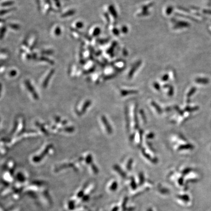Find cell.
I'll return each mask as SVG.
<instances>
[{"instance_id":"1","label":"cell","mask_w":211,"mask_h":211,"mask_svg":"<svg viewBox=\"0 0 211 211\" xmlns=\"http://www.w3.org/2000/svg\"><path fill=\"white\" fill-rule=\"evenodd\" d=\"M26 88L28 89V90L30 91V93H32V96L35 99H36V100L38 99V98H39L38 95L36 92L35 91L32 85H31V84L30 83V82L28 81H26Z\"/></svg>"},{"instance_id":"2","label":"cell","mask_w":211,"mask_h":211,"mask_svg":"<svg viewBox=\"0 0 211 211\" xmlns=\"http://www.w3.org/2000/svg\"><path fill=\"white\" fill-rule=\"evenodd\" d=\"M101 119L102 120V122L103 123L105 128L106 129V130H107V133L109 134H111L112 132V128H111V126H110V124H109L106 117L105 116H102Z\"/></svg>"},{"instance_id":"3","label":"cell","mask_w":211,"mask_h":211,"mask_svg":"<svg viewBox=\"0 0 211 211\" xmlns=\"http://www.w3.org/2000/svg\"><path fill=\"white\" fill-rule=\"evenodd\" d=\"M50 146H51L50 145H48V147H47V148L45 149V150H44V152H43V153L40 155V156L34 157L33 158V160L34 162H38L40 161L41 159H42V158L44 157V156H45L47 153H48V150H49V149L50 148Z\"/></svg>"},{"instance_id":"4","label":"cell","mask_w":211,"mask_h":211,"mask_svg":"<svg viewBox=\"0 0 211 211\" xmlns=\"http://www.w3.org/2000/svg\"><path fill=\"white\" fill-rule=\"evenodd\" d=\"M54 70H50V71L49 72V73H48V74L47 75V76H46V77L45 78V79H44V82H43V88H45L47 87V85H48L49 80H50V77L52 76V75H53V73H54Z\"/></svg>"},{"instance_id":"5","label":"cell","mask_w":211,"mask_h":211,"mask_svg":"<svg viewBox=\"0 0 211 211\" xmlns=\"http://www.w3.org/2000/svg\"><path fill=\"white\" fill-rule=\"evenodd\" d=\"M90 104H91V101L89 100H88L85 102L84 104L83 107L82 108L81 112V114L84 113L85 112V111L87 110V109L89 107V105H90Z\"/></svg>"},{"instance_id":"6","label":"cell","mask_w":211,"mask_h":211,"mask_svg":"<svg viewBox=\"0 0 211 211\" xmlns=\"http://www.w3.org/2000/svg\"><path fill=\"white\" fill-rule=\"evenodd\" d=\"M151 105H152V106L155 108V109L156 110V111L157 112V113H158V114H161V113L162 111H161V109L160 108V107H159V106H158V105L155 102L152 101Z\"/></svg>"},{"instance_id":"7","label":"cell","mask_w":211,"mask_h":211,"mask_svg":"<svg viewBox=\"0 0 211 211\" xmlns=\"http://www.w3.org/2000/svg\"><path fill=\"white\" fill-rule=\"evenodd\" d=\"M75 10H70L69 11H67L66 12L64 13L63 14L61 15V17H63V18H65V17H67L68 16H70L71 15H73L75 13Z\"/></svg>"},{"instance_id":"8","label":"cell","mask_w":211,"mask_h":211,"mask_svg":"<svg viewBox=\"0 0 211 211\" xmlns=\"http://www.w3.org/2000/svg\"><path fill=\"white\" fill-rule=\"evenodd\" d=\"M192 148H193V146H192V145H184L180 146L178 148V150H188V149Z\"/></svg>"},{"instance_id":"9","label":"cell","mask_w":211,"mask_h":211,"mask_svg":"<svg viewBox=\"0 0 211 211\" xmlns=\"http://www.w3.org/2000/svg\"><path fill=\"white\" fill-rule=\"evenodd\" d=\"M39 60H40V61H42L47 62V63H49V64H51V65L54 64V62H53V61H52V60L49 59L48 58H46V57H41L39 58Z\"/></svg>"},{"instance_id":"10","label":"cell","mask_w":211,"mask_h":211,"mask_svg":"<svg viewBox=\"0 0 211 211\" xmlns=\"http://www.w3.org/2000/svg\"><path fill=\"white\" fill-rule=\"evenodd\" d=\"M137 93V92H136V91H126V90H125V91H122L121 93H122V95L123 96H126V95H129V94H133L134 93Z\"/></svg>"},{"instance_id":"11","label":"cell","mask_w":211,"mask_h":211,"mask_svg":"<svg viewBox=\"0 0 211 211\" xmlns=\"http://www.w3.org/2000/svg\"><path fill=\"white\" fill-rule=\"evenodd\" d=\"M8 26L10 27L12 29L14 30H18L20 28V26L18 25L14 24H10L8 25Z\"/></svg>"},{"instance_id":"12","label":"cell","mask_w":211,"mask_h":211,"mask_svg":"<svg viewBox=\"0 0 211 211\" xmlns=\"http://www.w3.org/2000/svg\"><path fill=\"white\" fill-rule=\"evenodd\" d=\"M61 30L60 28V27H56L55 30H54V34L56 36H60V35L61 34Z\"/></svg>"},{"instance_id":"13","label":"cell","mask_w":211,"mask_h":211,"mask_svg":"<svg viewBox=\"0 0 211 211\" xmlns=\"http://www.w3.org/2000/svg\"><path fill=\"white\" fill-rule=\"evenodd\" d=\"M13 4H14V2H11V1H8V2H4L3 3H2L1 4V5L2 7H7V6H9V5H12Z\"/></svg>"},{"instance_id":"14","label":"cell","mask_w":211,"mask_h":211,"mask_svg":"<svg viewBox=\"0 0 211 211\" xmlns=\"http://www.w3.org/2000/svg\"><path fill=\"white\" fill-rule=\"evenodd\" d=\"M1 31V39H3V37H4V33H5V31H6V27H5V26L2 27Z\"/></svg>"},{"instance_id":"15","label":"cell","mask_w":211,"mask_h":211,"mask_svg":"<svg viewBox=\"0 0 211 211\" xmlns=\"http://www.w3.org/2000/svg\"><path fill=\"white\" fill-rule=\"evenodd\" d=\"M14 8H11V9H4V10H2L1 12V15H3V14H5L6 13H8V12H10V11H12L13 10H14Z\"/></svg>"},{"instance_id":"16","label":"cell","mask_w":211,"mask_h":211,"mask_svg":"<svg viewBox=\"0 0 211 211\" xmlns=\"http://www.w3.org/2000/svg\"><path fill=\"white\" fill-rule=\"evenodd\" d=\"M75 26L78 28H81L82 27H83V23L79 21L75 23Z\"/></svg>"},{"instance_id":"17","label":"cell","mask_w":211,"mask_h":211,"mask_svg":"<svg viewBox=\"0 0 211 211\" xmlns=\"http://www.w3.org/2000/svg\"><path fill=\"white\" fill-rule=\"evenodd\" d=\"M92 156L90 155H89V156H87V158H86V161L88 163H92Z\"/></svg>"},{"instance_id":"18","label":"cell","mask_w":211,"mask_h":211,"mask_svg":"<svg viewBox=\"0 0 211 211\" xmlns=\"http://www.w3.org/2000/svg\"><path fill=\"white\" fill-rule=\"evenodd\" d=\"M133 159H130L128 162V163H127V169L129 170H130V169H131V166H132V164L133 163Z\"/></svg>"},{"instance_id":"19","label":"cell","mask_w":211,"mask_h":211,"mask_svg":"<svg viewBox=\"0 0 211 211\" xmlns=\"http://www.w3.org/2000/svg\"><path fill=\"white\" fill-rule=\"evenodd\" d=\"M100 32V30L98 28H96L94 30H93V36H97V35H98V34Z\"/></svg>"},{"instance_id":"20","label":"cell","mask_w":211,"mask_h":211,"mask_svg":"<svg viewBox=\"0 0 211 211\" xmlns=\"http://www.w3.org/2000/svg\"><path fill=\"white\" fill-rule=\"evenodd\" d=\"M140 113L141 116L142 117V119L144 121V122H146V119L145 115L144 112L142 110H141L140 111Z\"/></svg>"},{"instance_id":"21","label":"cell","mask_w":211,"mask_h":211,"mask_svg":"<svg viewBox=\"0 0 211 211\" xmlns=\"http://www.w3.org/2000/svg\"><path fill=\"white\" fill-rule=\"evenodd\" d=\"M73 130H74L73 128H71V127L66 128L65 129V130L66 132H72L73 131Z\"/></svg>"},{"instance_id":"22","label":"cell","mask_w":211,"mask_h":211,"mask_svg":"<svg viewBox=\"0 0 211 211\" xmlns=\"http://www.w3.org/2000/svg\"><path fill=\"white\" fill-rule=\"evenodd\" d=\"M43 54H50L53 53L52 50H46V51H43L42 52Z\"/></svg>"},{"instance_id":"23","label":"cell","mask_w":211,"mask_h":211,"mask_svg":"<svg viewBox=\"0 0 211 211\" xmlns=\"http://www.w3.org/2000/svg\"><path fill=\"white\" fill-rule=\"evenodd\" d=\"M16 73H17V72H16V71H15L14 70H12L10 72V73H9V75H10V76H15L16 75Z\"/></svg>"},{"instance_id":"24","label":"cell","mask_w":211,"mask_h":211,"mask_svg":"<svg viewBox=\"0 0 211 211\" xmlns=\"http://www.w3.org/2000/svg\"><path fill=\"white\" fill-rule=\"evenodd\" d=\"M154 136V134L153 133H150L147 135V137L148 138H152Z\"/></svg>"},{"instance_id":"25","label":"cell","mask_w":211,"mask_h":211,"mask_svg":"<svg viewBox=\"0 0 211 211\" xmlns=\"http://www.w3.org/2000/svg\"><path fill=\"white\" fill-rule=\"evenodd\" d=\"M55 2L56 5L57 6V7L59 8L60 7V4L59 0H55Z\"/></svg>"}]
</instances>
